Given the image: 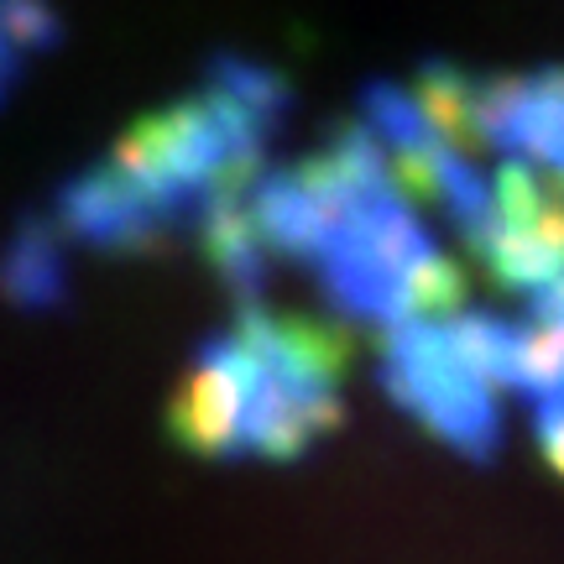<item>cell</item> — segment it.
<instances>
[{
  "label": "cell",
  "instance_id": "cell-1",
  "mask_svg": "<svg viewBox=\"0 0 564 564\" xmlns=\"http://www.w3.org/2000/svg\"><path fill=\"white\" fill-rule=\"evenodd\" d=\"M345 366V329L246 303L188 366L173 398V440L209 460H299L340 429Z\"/></svg>",
  "mask_w": 564,
  "mask_h": 564
},
{
  "label": "cell",
  "instance_id": "cell-2",
  "mask_svg": "<svg viewBox=\"0 0 564 564\" xmlns=\"http://www.w3.org/2000/svg\"><path fill=\"white\" fill-rule=\"evenodd\" d=\"M382 387L392 392V403L408 408L465 460H491L502 449V403L449 345L444 324L403 319L387 329Z\"/></svg>",
  "mask_w": 564,
  "mask_h": 564
},
{
  "label": "cell",
  "instance_id": "cell-3",
  "mask_svg": "<svg viewBox=\"0 0 564 564\" xmlns=\"http://www.w3.org/2000/svg\"><path fill=\"white\" fill-rule=\"evenodd\" d=\"M63 251H68V241L58 236V225H26V230H17V241L6 246V257H0L6 299L17 308H53V303H63V282H68Z\"/></svg>",
  "mask_w": 564,
  "mask_h": 564
}]
</instances>
